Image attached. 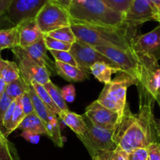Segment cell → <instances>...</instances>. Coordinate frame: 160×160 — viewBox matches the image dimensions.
<instances>
[{
	"label": "cell",
	"instance_id": "1",
	"mask_svg": "<svg viewBox=\"0 0 160 160\" xmlns=\"http://www.w3.org/2000/svg\"><path fill=\"white\" fill-rule=\"evenodd\" d=\"M138 112H131L127 102L114 129V141L128 153L137 148H148L160 141V126L153 112L156 100L143 92H138Z\"/></svg>",
	"mask_w": 160,
	"mask_h": 160
},
{
	"label": "cell",
	"instance_id": "2",
	"mask_svg": "<svg viewBox=\"0 0 160 160\" xmlns=\"http://www.w3.org/2000/svg\"><path fill=\"white\" fill-rule=\"evenodd\" d=\"M71 29L77 39L92 46H114L123 50L131 49V41L137 35V28L104 27L72 23Z\"/></svg>",
	"mask_w": 160,
	"mask_h": 160
},
{
	"label": "cell",
	"instance_id": "3",
	"mask_svg": "<svg viewBox=\"0 0 160 160\" xmlns=\"http://www.w3.org/2000/svg\"><path fill=\"white\" fill-rule=\"evenodd\" d=\"M72 23L123 28L124 15L104 0H72L68 10Z\"/></svg>",
	"mask_w": 160,
	"mask_h": 160
},
{
	"label": "cell",
	"instance_id": "4",
	"mask_svg": "<svg viewBox=\"0 0 160 160\" xmlns=\"http://www.w3.org/2000/svg\"><path fill=\"white\" fill-rule=\"evenodd\" d=\"M138 84V82L135 78L125 72H120L110 83L105 84L97 100L106 108L117 111L121 115L127 104L128 88Z\"/></svg>",
	"mask_w": 160,
	"mask_h": 160
},
{
	"label": "cell",
	"instance_id": "5",
	"mask_svg": "<svg viewBox=\"0 0 160 160\" xmlns=\"http://www.w3.org/2000/svg\"><path fill=\"white\" fill-rule=\"evenodd\" d=\"M95 49L119 66L121 72L128 74L139 83L143 70V58L136 52L114 46L100 45Z\"/></svg>",
	"mask_w": 160,
	"mask_h": 160
},
{
	"label": "cell",
	"instance_id": "6",
	"mask_svg": "<svg viewBox=\"0 0 160 160\" xmlns=\"http://www.w3.org/2000/svg\"><path fill=\"white\" fill-rule=\"evenodd\" d=\"M88 126L85 133L78 137L84 144L91 157L106 151L114 150L118 146L113 139L114 130L102 128L94 124L87 116L83 115Z\"/></svg>",
	"mask_w": 160,
	"mask_h": 160
},
{
	"label": "cell",
	"instance_id": "7",
	"mask_svg": "<svg viewBox=\"0 0 160 160\" xmlns=\"http://www.w3.org/2000/svg\"><path fill=\"white\" fill-rule=\"evenodd\" d=\"M28 91L33 100L35 112L45 124L47 130V136L53 141L57 147H63L64 141L61 134L59 119L56 113L47 108L38 96L32 84L28 85Z\"/></svg>",
	"mask_w": 160,
	"mask_h": 160
},
{
	"label": "cell",
	"instance_id": "8",
	"mask_svg": "<svg viewBox=\"0 0 160 160\" xmlns=\"http://www.w3.org/2000/svg\"><path fill=\"white\" fill-rule=\"evenodd\" d=\"M35 19L43 34L71 25L68 11L49 1L39 11Z\"/></svg>",
	"mask_w": 160,
	"mask_h": 160
},
{
	"label": "cell",
	"instance_id": "9",
	"mask_svg": "<svg viewBox=\"0 0 160 160\" xmlns=\"http://www.w3.org/2000/svg\"><path fill=\"white\" fill-rule=\"evenodd\" d=\"M14 57L18 61V66L20 72V77L28 84H31L36 82L42 85H45L50 81V75L48 69L44 66L40 65L37 62L27 56L21 47H15L12 49Z\"/></svg>",
	"mask_w": 160,
	"mask_h": 160
},
{
	"label": "cell",
	"instance_id": "10",
	"mask_svg": "<svg viewBox=\"0 0 160 160\" xmlns=\"http://www.w3.org/2000/svg\"><path fill=\"white\" fill-rule=\"evenodd\" d=\"M70 53L76 61L78 67L88 73L91 72V67L97 62H105L112 67L120 69L117 64L98 52L95 47L78 39L72 44Z\"/></svg>",
	"mask_w": 160,
	"mask_h": 160
},
{
	"label": "cell",
	"instance_id": "11",
	"mask_svg": "<svg viewBox=\"0 0 160 160\" xmlns=\"http://www.w3.org/2000/svg\"><path fill=\"white\" fill-rule=\"evenodd\" d=\"M156 20V6L151 0H134L124 14L123 24L127 27L138 28L145 22Z\"/></svg>",
	"mask_w": 160,
	"mask_h": 160
},
{
	"label": "cell",
	"instance_id": "12",
	"mask_svg": "<svg viewBox=\"0 0 160 160\" xmlns=\"http://www.w3.org/2000/svg\"><path fill=\"white\" fill-rule=\"evenodd\" d=\"M133 51L146 55L159 61L160 59V24L152 31L134 36L131 41Z\"/></svg>",
	"mask_w": 160,
	"mask_h": 160
},
{
	"label": "cell",
	"instance_id": "13",
	"mask_svg": "<svg viewBox=\"0 0 160 160\" xmlns=\"http://www.w3.org/2000/svg\"><path fill=\"white\" fill-rule=\"evenodd\" d=\"M48 0H13L8 17L14 25L28 18H34Z\"/></svg>",
	"mask_w": 160,
	"mask_h": 160
},
{
	"label": "cell",
	"instance_id": "14",
	"mask_svg": "<svg viewBox=\"0 0 160 160\" xmlns=\"http://www.w3.org/2000/svg\"><path fill=\"white\" fill-rule=\"evenodd\" d=\"M84 115L96 125L108 130H114L120 117L117 111L106 108L98 100L88 105Z\"/></svg>",
	"mask_w": 160,
	"mask_h": 160
},
{
	"label": "cell",
	"instance_id": "15",
	"mask_svg": "<svg viewBox=\"0 0 160 160\" xmlns=\"http://www.w3.org/2000/svg\"><path fill=\"white\" fill-rule=\"evenodd\" d=\"M21 47V46H20ZM23 53L29 56L31 59L37 62L40 65L46 67L49 72L50 75H54L56 73L55 62H53L47 55V49L45 45L44 36L39 39L37 42L27 47H21Z\"/></svg>",
	"mask_w": 160,
	"mask_h": 160
},
{
	"label": "cell",
	"instance_id": "16",
	"mask_svg": "<svg viewBox=\"0 0 160 160\" xmlns=\"http://www.w3.org/2000/svg\"><path fill=\"white\" fill-rule=\"evenodd\" d=\"M16 26L20 33V46L21 47L29 46L37 42L44 36L35 17L25 19Z\"/></svg>",
	"mask_w": 160,
	"mask_h": 160
},
{
	"label": "cell",
	"instance_id": "17",
	"mask_svg": "<svg viewBox=\"0 0 160 160\" xmlns=\"http://www.w3.org/2000/svg\"><path fill=\"white\" fill-rule=\"evenodd\" d=\"M56 74L69 82H82L88 77V72L81 70L78 66L55 61Z\"/></svg>",
	"mask_w": 160,
	"mask_h": 160
},
{
	"label": "cell",
	"instance_id": "18",
	"mask_svg": "<svg viewBox=\"0 0 160 160\" xmlns=\"http://www.w3.org/2000/svg\"><path fill=\"white\" fill-rule=\"evenodd\" d=\"M58 117L64 122L65 125L70 127L78 136L84 134L87 131L88 126L83 115L72 112L70 110H66L61 111V112L58 115Z\"/></svg>",
	"mask_w": 160,
	"mask_h": 160
},
{
	"label": "cell",
	"instance_id": "19",
	"mask_svg": "<svg viewBox=\"0 0 160 160\" xmlns=\"http://www.w3.org/2000/svg\"><path fill=\"white\" fill-rule=\"evenodd\" d=\"M121 70L114 67L105 62H97L91 67V72L94 76L104 84H108L112 81V74L118 73Z\"/></svg>",
	"mask_w": 160,
	"mask_h": 160
},
{
	"label": "cell",
	"instance_id": "20",
	"mask_svg": "<svg viewBox=\"0 0 160 160\" xmlns=\"http://www.w3.org/2000/svg\"><path fill=\"white\" fill-rule=\"evenodd\" d=\"M18 129L22 130H28L40 135H47L46 127L35 111L25 116L23 120L18 126Z\"/></svg>",
	"mask_w": 160,
	"mask_h": 160
},
{
	"label": "cell",
	"instance_id": "21",
	"mask_svg": "<svg viewBox=\"0 0 160 160\" xmlns=\"http://www.w3.org/2000/svg\"><path fill=\"white\" fill-rule=\"evenodd\" d=\"M20 45V33L17 26L0 30V50L15 48Z\"/></svg>",
	"mask_w": 160,
	"mask_h": 160
},
{
	"label": "cell",
	"instance_id": "22",
	"mask_svg": "<svg viewBox=\"0 0 160 160\" xmlns=\"http://www.w3.org/2000/svg\"><path fill=\"white\" fill-rule=\"evenodd\" d=\"M0 160H20L15 145L8 140L0 125Z\"/></svg>",
	"mask_w": 160,
	"mask_h": 160
},
{
	"label": "cell",
	"instance_id": "23",
	"mask_svg": "<svg viewBox=\"0 0 160 160\" xmlns=\"http://www.w3.org/2000/svg\"><path fill=\"white\" fill-rule=\"evenodd\" d=\"M0 77L7 84L14 80L18 79L20 77V72L17 63L14 61H9L8 60H3Z\"/></svg>",
	"mask_w": 160,
	"mask_h": 160
},
{
	"label": "cell",
	"instance_id": "24",
	"mask_svg": "<svg viewBox=\"0 0 160 160\" xmlns=\"http://www.w3.org/2000/svg\"><path fill=\"white\" fill-rule=\"evenodd\" d=\"M31 84L34 86L38 96L39 98L41 99V100L43 102L44 104H45L47 108H49L51 111H52L53 112L56 113L58 115L61 112L62 110H61L60 108L57 106V104L55 103L54 100H52V97L50 96V94L48 93V92L45 88V86H44L43 85L40 84V83H36V82H33Z\"/></svg>",
	"mask_w": 160,
	"mask_h": 160
},
{
	"label": "cell",
	"instance_id": "25",
	"mask_svg": "<svg viewBox=\"0 0 160 160\" xmlns=\"http://www.w3.org/2000/svg\"><path fill=\"white\" fill-rule=\"evenodd\" d=\"M27 88H28V83H25L24 80L20 77L18 79L8 83L6 86V93L12 100H16L18 97H21L26 92Z\"/></svg>",
	"mask_w": 160,
	"mask_h": 160
},
{
	"label": "cell",
	"instance_id": "26",
	"mask_svg": "<svg viewBox=\"0 0 160 160\" xmlns=\"http://www.w3.org/2000/svg\"><path fill=\"white\" fill-rule=\"evenodd\" d=\"M128 153L118 147L114 150L100 152L92 157V160H128Z\"/></svg>",
	"mask_w": 160,
	"mask_h": 160
},
{
	"label": "cell",
	"instance_id": "27",
	"mask_svg": "<svg viewBox=\"0 0 160 160\" xmlns=\"http://www.w3.org/2000/svg\"><path fill=\"white\" fill-rule=\"evenodd\" d=\"M46 90L48 91V93L52 97V100H54L55 103L57 104V106L60 108L62 111H66V110H69L68 106L67 105V101L63 99L62 95V91L59 89L57 86L55 84H53L50 80L45 85H43Z\"/></svg>",
	"mask_w": 160,
	"mask_h": 160
},
{
	"label": "cell",
	"instance_id": "28",
	"mask_svg": "<svg viewBox=\"0 0 160 160\" xmlns=\"http://www.w3.org/2000/svg\"><path fill=\"white\" fill-rule=\"evenodd\" d=\"M20 99H21V97L16 99V106L15 108H14L13 113H12L10 128H9V131L6 133V136L10 134L12 132H13L17 129H18V126L20 125V124L21 123V122L23 120L25 116H26V115L23 112V108H22Z\"/></svg>",
	"mask_w": 160,
	"mask_h": 160
},
{
	"label": "cell",
	"instance_id": "29",
	"mask_svg": "<svg viewBox=\"0 0 160 160\" xmlns=\"http://www.w3.org/2000/svg\"><path fill=\"white\" fill-rule=\"evenodd\" d=\"M48 35L54 38V39H58V40L62 41V42H70V43H73L77 41V37L74 35L73 31H72L71 27H64V28H59V29L55 30L52 32L48 33Z\"/></svg>",
	"mask_w": 160,
	"mask_h": 160
},
{
	"label": "cell",
	"instance_id": "30",
	"mask_svg": "<svg viewBox=\"0 0 160 160\" xmlns=\"http://www.w3.org/2000/svg\"><path fill=\"white\" fill-rule=\"evenodd\" d=\"M44 40H45V45L48 50H63V51H70L71 45L73 43L70 42H62L54 39L48 35L44 34Z\"/></svg>",
	"mask_w": 160,
	"mask_h": 160
},
{
	"label": "cell",
	"instance_id": "31",
	"mask_svg": "<svg viewBox=\"0 0 160 160\" xmlns=\"http://www.w3.org/2000/svg\"><path fill=\"white\" fill-rule=\"evenodd\" d=\"M51 54L54 57L56 61H60L62 63H67V64H71V65L78 66L76 61L72 56L70 51H63V50H49Z\"/></svg>",
	"mask_w": 160,
	"mask_h": 160
},
{
	"label": "cell",
	"instance_id": "32",
	"mask_svg": "<svg viewBox=\"0 0 160 160\" xmlns=\"http://www.w3.org/2000/svg\"><path fill=\"white\" fill-rule=\"evenodd\" d=\"M109 6L124 15L134 0H104Z\"/></svg>",
	"mask_w": 160,
	"mask_h": 160
},
{
	"label": "cell",
	"instance_id": "33",
	"mask_svg": "<svg viewBox=\"0 0 160 160\" xmlns=\"http://www.w3.org/2000/svg\"><path fill=\"white\" fill-rule=\"evenodd\" d=\"M20 101H21V106L23 110V112H24V114L26 115L35 111V110H34V103H33V100L32 99H31V96H30L29 93H28V88H27L26 92L21 96Z\"/></svg>",
	"mask_w": 160,
	"mask_h": 160
},
{
	"label": "cell",
	"instance_id": "34",
	"mask_svg": "<svg viewBox=\"0 0 160 160\" xmlns=\"http://www.w3.org/2000/svg\"><path fill=\"white\" fill-rule=\"evenodd\" d=\"M13 100H12L11 97H9L6 93L0 98V125L1 126L2 125V120L5 113L6 112L7 109L9 108V107L10 106V104Z\"/></svg>",
	"mask_w": 160,
	"mask_h": 160
},
{
	"label": "cell",
	"instance_id": "35",
	"mask_svg": "<svg viewBox=\"0 0 160 160\" xmlns=\"http://www.w3.org/2000/svg\"><path fill=\"white\" fill-rule=\"evenodd\" d=\"M128 160H148V148H137L128 153Z\"/></svg>",
	"mask_w": 160,
	"mask_h": 160
},
{
	"label": "cell",
	"instance_id": "36",
	"mask_svg": "<svg viewBox=\"0 0 160 160\" xmlns=\"http://www.w3.org/2000/svg\"><path fill=\"white\" fill-rule=\"evenodd\" d=\"M15 106H16V100H14L12 102V104H10V106L9 107V108L7 109L6 112L5 113L4 117H3L2 125V126H3L5 129H6V133L9 131V128H10L12 113H13Z\"/></svg>",
	"mask_w": 160,
	"mask_h": 160
},
{
	"label": "cell",
	"instance_id": "37",
	"mask_svg": "<svg viewBox=\"0 0 160 160\" xmlns=\"http://www.w3.org/2000/svg\"><path fill=\"white\" fill-rule=\"evenodd\" d=\"M62 95L64 100L67 102H73L76 97V90L73 84L65 86L62 89Z\"/></svg>",
	"mask_w": 160,
	"mask_h": 160
},
{
	"label": "cell",
	"instance_id": "38",
	"mask_svg": "<svg viewBox=\"0 0 160 160\" xmlns=\"http://www.w3.org/2000/svg\"><path fill=\"white\" fill-rule=\"evenodd\" d=\"M149 160H160V143L152 144L148 147Z\"/></svg>",
	"mask_w": 160,
	"mask_h": 160
},
{
	"label": "cell",
	"instance_id": "39",
	"mask_svg": "<svg viewBox=\"0 0 160 160\" xmlns=\"http://www.w3.org/2000/svg\"><path fill=\"white\" fill-rule=\"evenodd\" d=\"M21 136H23L26 141H29L31 144H38L40 141V134L28 131V130H23L21 133Z\"/></svg>",
	"mask_w": 160,
	"mask_h": 160
},
{
	"label": "cell",
	"instance_id": "40",
	"mask_svg": "<svg viewBox=\"0 0 160 160\" xmlns=\"http://www.w3.org/2000/svg\"><path fill=\"white\" fill-rule=\"evenodd\" d=\"M13 0H0V15H7Z\"/></svg>",
	"mask_w": 160,
	"mask_h": 160
},
{
	"label": "cell",
	"instance_id": "41",
	"mask_svg": "<svg viewBox=\"0 0 160 160\" xmlns=\"http://www.w3.org/2000/svg\"><path fill=\"white\" fill-rule=\"evenodd\" d=\"M13 26H15V25L10 21L9 18L8 17V15H0V30L11 28V27Z\"/></svg>",
	"mask_w": 160,
	"mask_h": 160
},
{
	"label": "cell",
	"instance_id": "42",
	"mask_svg": "<svg viewBox=\"0 0 160 160\" xmlns=\"http://www.w3.org/2000/svg\"><path fill=\"white\" fill-rule=\"evenodd\" d=\"M48 1L55 3V4L59 5V6H60L61 7L65 9L67 11L69 10L72 3V0H48Z\"/></svg>",
	"mask_w": 160,
	"mask_h": 160
},
{
	"label": "cell",
	"instance_id": "43",
	"mask_svg": "<svg viewBox=\"0 0 160 160\" xmlns=\"http://www.w3.org/2000/svg\"><path fill=\"white\" fill-rule=\"evenodd\" d=\"M153 3V4L156 6V21H158L160 23V0H151Z\"/></svg>",
	"mask_w": 160,
	"mask_h": 160
},
{
	"label": "cell",
	"instance_id": "44",
	"mask_svg": "<svg viewBox=\"0 0 160 160\" xmlns=\"http://www.w3.org/2000/svg\"><path fill=\"white\" fill-rule=\"evenodd\" d=\"M6 86H7V83L0 77V98H1V97L4 95L5 93H6Z\"/></svg>",
	"mask_w": 160,
	"mask_h": 160
},
{
	"label": "cell",
	"instance_id": "45",
	"mask_svg": "<svg viewBox=\"0 0 160 160\" xmlns=\"http://www.w3.org/2000/svg\"><path fill=\"white\" fill-rule=\"evenodd\" d=\"M1 51L2 50H0V75H1V71H2V64H3V59L1 56Z\"/></svg>",
	"mask_w": 160,
	"mask_h": 160
},
{
	"label": "cell",
	"instance_id": "46",
	"mask_svg": "<svg viewBox=\"0 0 160 160\" xmlns=\"http://www.w3.org/2000/svg\"><path fill=\"white\" fill-rule=\"evenodd\" d=\"M156 100L157 101V103L159 104V105L160 107V94H158L157 97H156Z\"/></svg>",
	"mask_w": 160,
	"mask_h": 160
},
{
	"label": "cell",
	"instance_id": "47",
	"mask_svg": "<svg viewBox=\"0 0 160 160\" xmlns=\"http://www.w3.org/2000/svg\"><path fill=\"white\" fill-rule=\"evenodd\" d=\"M159 94H160V89H159Z\"/></svg>",
	"mask_w": 160,
	"mask_h": 160
}]
</instances>
